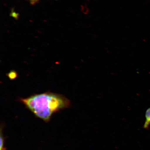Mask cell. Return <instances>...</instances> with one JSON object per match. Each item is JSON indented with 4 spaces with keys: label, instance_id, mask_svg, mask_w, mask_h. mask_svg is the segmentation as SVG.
Wrapping results in <instances>:
<instances>
[{
    "label": "cell",
    "instance_id": "7a4b0ae2",
    "mask_svg": "<svg viewBox=\"0 0 150 150\" xmlns=\"http://www.w3.org/2000/svg\"><path fill=\"white\" fill-rule=\"evenodd\" d=\"M145 121L143 126V128L149 130L150 125V108L147 109L145 113Z\"/></svg>",
    "mask_w": 150,
    "mask_h": 150
},
{
    "label": "cell",
    "instance_id": "6da1fadb",
    "mask_svg": "<svg viewBox=\"0 0 150 150\" xmlns=\"http://www.w3.org/2000/svg\"><path fill=\"white\" fill-rule=\"evenodd\" d=\"M20 100L36 117L45 122L50 121L52 114L71 106L70 101L64 96L50 92L33 95Z\"/></svg>",
    "mask_w": 150,
    "mask_h": 150
},
{
    "label": "cell",
    "instance_id": "277c9868",
    "mask_svg": "<svg viewBox=\"0 0 150 150\" xmlns=\"http://www.w3.org/2000/svg\"><path fill=\"white\" fill-rule=\"evenodd\" d=\"M40 0H29V1L31 5H35L38 3Z\"/></svg>",
    "mask_w": 150,
    "mask_h": 150
},
{
    "label": "cell",
    "instance_id": "3957f363",
    "mask_svg": "<svg viewBox=\"0 0 150 150\" xmlns=\"http://www.w3.org/2000/svg\"><path fill=\"white\" fill-rule=\"evenodd\" d=\"M8 76L9 78L11 80L14 79L16 78L17 76V74L16 72L14 71H11L8 74Z\"/></svg>",
    "mask_w": 150,
    "mask_h": 150
}]
</instances>
